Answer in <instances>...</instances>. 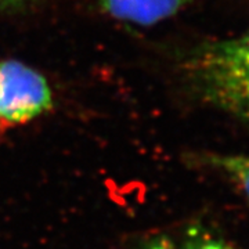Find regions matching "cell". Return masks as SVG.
Instances as JSON below:
<instances>
[{"label":"cell","instance_id":"6da1fadb","mask_svg":"<svg viewBox=\"0 0 249 249\" xmlns=\"http://www.w3.org/2000/svg\"><path fill=\"white\" fill-rule=\"evenodd\" d=\"M187 61L188 80L199 97L249 124V27L201 46Z\"/></svg>","mask_w":249,"mask_h":249},{"label":"cell","instance_id":"7a4b0ae2","mask_svg":"<svg viewBox=\"0 0 249 249\" xmlns=\"http://www.w3.org/2000/svg\"><path fill=\"white\" fill-rule=\"evenodd\" d=\"M52 104V90L39 72L18 61L0 62V119L25 124Z\"/></svg>","mask_w":249,"mask_h":249},{"label":"cell","instance_id":"3957f363","mask_svg":"<svg viewBox=\"0 0 249 249\" xmlns=\"http://www.w3.org/2000/svg\"><path fill=\"white\" fill-rule=\"evenodd\" d=\"M191 0H101L109 16L137 25H154L172 17Z\"/></svg>","mask_w":249,"mask_h":249},{"label":"cell","instance_id":"277c9868","mask_svg":"<svg viewBox=\"0 0 249 249\" xmlns=\"http://www.w3.org/2000/svg\"><path fill=\"white\" fill-rule=\"evenodd\" d=\"M214 166L220 169L241 191L249 198V155L248 154H230L214 155L212 158Z\"/></svg>","mask_w":249,"mask_h":249},{"label":"cell","instance_id":"5b68a950","mask_svg":"<svg viewBox=\"0 0 249 249\" xmlns=\"http://www.w3.org/2000/svg\"><path fill=\"white\" fill-rule=\"evenodd\" d=\"M183 249H241L232 244L223 240H216L211 237H194L184 244Z\"/></svg>","mask_w":249,"mask_h":249},{"label":"cell","instance_id":"8992f818","mask_svg":"<svg viewBox=\"0 0 249 249\" xmlns=\"http://www.w3.org/2000/svg\"><path fill=\"white\" fill-rule=\"evenodd\" d=\"M25 1H29V0H0V6H16Z\"/></svg>","mask_w":249,"mask_h":249}]
</instances>
